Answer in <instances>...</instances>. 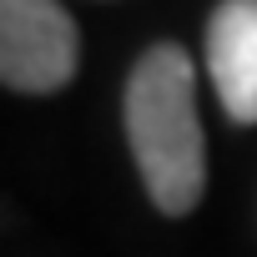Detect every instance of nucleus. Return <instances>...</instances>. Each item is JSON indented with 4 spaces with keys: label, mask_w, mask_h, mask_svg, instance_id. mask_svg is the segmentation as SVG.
<instances>
[{
    "label": "nucleus",
    "mask_w": 257,
    "mask_h": 257,
    "mask_svg": "<svg viewBox=\"0 0 257 257\" xmlns=\"http://www.w3.org/2000/svg\"><path fill=\"white\" fill-rule=\"evenodd\" d=\"M81 66V36L61 0H0V81L21 96L66 91Z\"/></svg>",
    "instance_id": "obj_2"
},
{
    "label": "nucleus",
    "mask_w": 257,
    "mask_h": 257,
    "mask_svg": "<svg viewBox=\"0 0 257 257\" xmlns=\"http://www.w3.org/2000/svg\"><path fill=\"white\" fill-rule=\"evenodd\" d=\"M207 76L232 121H257V0H222L207 21Z\"/></svg>",
    "instance_id": "obj_3"
},
{
    "label": "nucleus",
    "mask_w": 257,
    "mask_h": 257,
    "mask_svg": "<svg viewBox=\"0 0 257 257\" xmlns=\"http://www.w3.org/2000/svg\"><path fill=\"white\" fill-rule=\"evenodd\" d=\"M126 142L157 212H197L207 192V137L197 121V71L177 41L147 46L126 76Z\"/></svg>",
    "instance_id": "obj_1"
}]
</instances>
